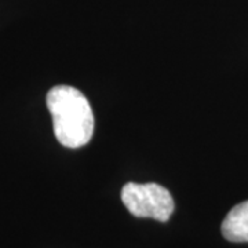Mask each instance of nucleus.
Wrapping results in <instances>:
<instances>
[{
    "label": "nucleus",
    "instance_id": "1",
    "mask_svg": "<svg viewBox=\"0 0 248 248\" xmlns=\"http://www.w3.org/2000/svg\"><path fill=\"white\" fill-rule=\"evenodd\" d=\"M47 108L61 145L76 149L89 143L94 133V115L81 91L65 84L55 86L47 94Z\"/></svg>",
    "mask_w": 248,
    "mask_h": 248
},
{
    "label": "nucleus",
    "instance_id": "2",
    "mask_svg": "<svg viewBox=\"0 0 248 248\" xmlns=\"http://www.w3.org/2000/svg\"><path fill=\"white\" fill-rule=\"evenodd\" d=\"M122 200L127 210L138 218L167 222L174 211V199L164 186L130 182L122 189Z\"/></svg>",
    "mask_w": 248,
    "mask_h": 248
},
{
    "label": "nucleus",
    "instance_id": "3",
    "mask_svg": "<svg viewBox=\"0 0 248 248\" xmlns=\"http://www.w3.org/2000/svg\"><path fill=\"white\" fill-rule=\"evenodd\" d=\"M223 237L233 243L248 241V202L233 207L222 222Z\"/></svg>",
    "mask_w": 248,
    "mask_h": 248
}]
</instances>
